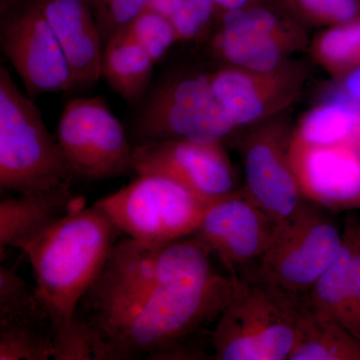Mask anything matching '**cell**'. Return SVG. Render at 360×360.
Listing matches in <instances>:
<instances>
[{
	"mask_svg": "<svg viewBox=\"0 0 360 360\" xmlns=\"http://www.w3.org/2000/svg\"><path fill=\"white\" fill-rule=\"evenodd\" d=\"M123 30L137 42L155 63H158L172 45L179 42L170 18L146 8Z\"/></svg>",
	"mask_w": 360,
	"mask_h": 360,
	"instance_id": "25",
	"label": "cell"
},
{
	"mask_svg": "<svg viewBox=\"0 0 360 360\" xmlns=\"http://www.w3.org/2000/svg\"><path fill=\"white\" fill-rule=\"evenodd\" d=\"M288 360H360V340L338 322L319 319L302 305Z\"/></svg>",
	"mask_w": 360,
	"mask_h": 360,
	"instance_id": "19",
	"label": "cell"
},
{
	"mask_svg": "<svg viewBox=\"0 0 360 360\" xmlns=\"http://www.w3.org/2000/svg\"><path fill=\"white\" fill-rule=\"evenodd\" d=\"M234 291L212 333L214 359L288 360L297 335L302 298L265 283L231 276Z\"/></svg>",
	"mask_w": 360,
	"mask_h": 360,
	"instance_id": "3",
	"label": "cell"
},
{
	"mask_svg": "<svg viewBox=\"0 0 360 360\" xmlns=\"http://www.w3.org/2000/svg\"><path fill=\"white\" fill-rule=\"evenodd\" d=\"M184 2L186 0H150L146 8L172 18Z\"/></svg>",
	"mask_w": 360,
	"mask_h": 360,
	"instance_id": "30",
	"label": "cell"
},
{
	"mask_svg": "<svg viewBox=\"0 0 360 360\" xmlns=\"http://www.w3.org/2000/svg\"><path fill=\"white\" fill-rule=\"evenodd\" d=\"M355 149H356L357 153L360 155V129L359 131L357 132L356 136H355L354 142H352Z\"/></svg>",
	"mask_w": 360,
	"mask_h": 360,
	"instance_id": "33",
	"label": "cell"
},
{
	"mask_svg": "<svg viewBox=\"0 0 360 360\" xmlns=\"http://www.w3.org/2000/svg\"><path fill=\"white\" fill-rule=\"evenodd\" d=\"M120 234L101 208L85 205L84 198L77 196L68 214L21 248L32 264L35 293L51 321L53 359H92L77 323V309Z\"/></svg>",
	"mask_w": 360,
	"mask_h": 360,
	"instance_id": "2",
	"label": "cell"
},
{
	"mask_svg": "<svg viewBox=\"0 0 360 360\" xmlns=\"http://www.w3.org/2000/svg\"><path fill=\"white\" fill-rule=\"evenodd\" d=\"M341 94L360 106V66L341 78Z\"/></svg>",
	"mask_w": 360,
	"mask_h": 360,
	"instance_id": "29",
	"label": "cell"
},
{
	"mask_svg": "<svg viewBox=\"0 0 360 360\" xmlns=\"http://www.w3.org/2000/svg\"><path fill=\"white\" fill-rule=\"evenodd\" d=\"M77 196L71 188L18 194L0 201V251L25 245L49 229L71 210Z\"/></svg>",
	"mask_w": 360,
	"mask_h": 360,
	"instance_id": "17",
	"label": "cell"
},
{
	"mask_svg": "<svg viewBox=\"0 0 360 360\" xmlns=\"http://www.w3.org/2000/svg\"><path fill=\"white\" fill-rule=\"evenodd\" d=\"M277 224L240 188L210 208L194 236L219 257L229 276H238L246 265L262 258Z\"/></svg>",
	"mask_w": 360,
	"mask_h": 360,
	"instance_id": "14",
	"label": "cell"
},
{
	"mask_svg": "<svg viewBox=\"0 0 360 360\" xmlns=\"http://www.w3.org/2000/svg\"><path fill=\"white\" fill-rule=\"evenodd\" d=\"M300 22L333 26L360 16L359 0H274Z\"/></svg>",
	"mask_w": 360,
	"mask_h": 360,
	"instance_id": "24",
	"label": "cell"
},
{
	"mask_svg": "<svg viewBox=\"0 0 360 360\" xmlns=\"http://www.w3.org/2000/svg\"><path fill=\"white\" fill-rule=\"evenodd\" d=\"M23 0H1V11L2 13H6L9 9L13 7L18 6L20 2H22Z\"/></svg>",
	"mask_w": 360,
	"mask_h": 360,
	"instance_id": "32",
	"label": "cell"
},
{
	"mask_svg": "<svg viewBox=\"0 0 360 360\" xmlns=\"http://www.w3.org/2000/svg\"><path fill=\"white\" fill-rule=\"evenodd\" d=\"M311 54L329 75L341 79L360 66V16L319 33L311 44Z\"/></svg>",
	"mask_w": 360,
	"mask_h": 360,
	"instance_id": "23",
	"label": "cell"
},
{
	"mask_svg": "<svg viewBox=\"0 0 360 360\" xmlns=\"http://www.w3.org/2000/svg\"><path fill=\"white\" fill-rule=\"evenodd\" d=\"M350 260L352 234L347 225L338 257L302 297L303 307L310 314L319 319L338 322L347 330L349 326L348 276Z\"/></svg>",
	"mask_w": 360,
	"mask_h": 360,
	"instance_id": "20",
	"label": "cell"
},
{
	"mask_svg": "<svg viewBox=\"0 0 360 360\" xmlns=\"http://www.w3.org/2000/svg\"><path fill=\"white\" fill-rule=\"evenodd\" d=\"M269 0L219 15L213 51L226 65L269 70L307 44L302 22Z\"/></svg>",
	"mask_w": 360,
	"mask_h": 360,
	"instance_id": "9",
	"label": "cell"
},
{
	"mask_svg": "<svg viewBox=\"0 0 360 360\" xmlns=\"http://www.w3.org/2000/svg\"><path fill=\"white\" fill-rule=\"evenodd\" d=\"M220 200L200 195L165 175L144 172L94 205L127 238L158 245L195 234L210 208Z\"/></svg>",
	"mask_w": 360,
	"mask_h": 360,
	"instance_id": "5",
	"label": "cell"
},
{
	"mask_svg": "<svg viewBox=\"0 0 360 360\" xmlns=\"http://www.w3.org/2000/svg\"><path fill=\"white\" fill-rule=\"evenodd\" d=\"M214 1L215 6H217V18H219L226 11L253 6V4H260L266 0H214Z\"/></svg>",
	"mask_w": 360,
	"mask_h": 360,
	"instance_id": "31",
	"label": "cell"
},
{
	"mask_svg": "<svg viewBox=\"0 0 360 360\" xmlns=\"http://www.w3.org/2000/svg\"><path fill=\"white\" fill-rule=\"evenodd\" d=\"M150 0H90L103 40L108 41L148 6Z\"/></svg>",
	"mask_w": 360,
	"mask_h": 360,
	"instance_id": "26",
	"label": "cell"
},
{
	"mask_svg": "<svg viewBox=\"0 0 360 360\" xmlns=\"http://www.w3.org/2000/svg\"><path fill=\"white\" fill-rule=\"evenodd\" d=\"M217 18L214 0H186L172 21L179 41L198 39Z\"/></svg>",
	"mask_w": 360,
	"mask_h": 360,
	"instance_id": "27",
	"label": "cell"
},
{
	"mask_svg": "<svg viewBox=\"0 0 360 360\" xmlns=\"http://www.w3.org/2000/svg\"><path fill=\"white\" fill-rule=\"evenodd\" d=\"M360 129V106L343 96L330 99L303 115L295 134L312 144L352 143Z\"/></svg>",
	"mask_w": 360,
	"mask_h": 360,
	"instance_id": "21",
	"label": "cell"
},
{
	"mask_svg": "<svg viewBox=\"0 0 360 360\" xmlns=\"http://www.w3.org/2000/svg\"><path fill=\"white\" fill-rule=\"evenodd\" d=\"M347 226L352 234V260L348 276V330L360 340V224L348 221Z\"/></svg>",
	"mask_w": 360,
	"mask_h": 360,
	"instance_id": "28",
	"label": "cell"
},
{
	"mask_svg": "<svg viewBox=\"0 0 360 360\" xmlns=\"http://www.w3.org/2000/svg\"><path fill=\"white\" fill-rule=\"evenodd\" d=\"M136 174H158L194 193L224 200L239 189L224 142L165 141L136 144L132 153Z\"/></svg>",
	"mask_w": 360,
	"mask_h": 360,
	"instance_id": "13",
	"label": "cell"
},
{
	"mask_svg": "<svg viewBox=\"0 0 360 360\" xmlns=\"http://www.w3.org/2000/svg\"><path fill=\"white\" fill-rule=\"evenodd\" d=\"M65 52L75 86L96 84L101 77L103 37L90 0H37Z\"/></svg>",
	"mask_w": 360,
	"mask_h": 360,
	"instance_id": "16",
	"label": "cell"
},
{
	"mask_svg": "<svg viewBox=\"0 0 360 360\" xmlns=\"http://www.w3.org/2000/svg\"><path fill=\"white\" fill-rule=\"evenodd\" d=\"M75 175L34 103L0 68V189L30 194L71 188Z\"/></svg>",
	"mask_w": 360,
	"mask_h": 360,
	"instance_id": "4",
	"label": "cell"
},
{
	"mask_svg": "<svg viewBox=\"0 0 360 360\" xmlns=\"http://www.w3.org/2000/svg\"><path fill=\"white\" fill-rule=\"evenodd\" d=\"M292 132L277 115L253 124L241 144L246 198L276 222L290 217L304 200L291 165Z\"/></svg>",
	"mask_w": 360,
	"mask_h": 360,
	"instance_id": "10",
	"label": "cell"
},
{
	"mask_svg": "<svg viewBox=\"0 0 360 360\" xmlns=\"http://www.w3.org/2000/svg\"><path fill=\"white\" fill-rule=\"evenodd\" d=\"M0 44L30 96L75 89L65 52L37 0L6 18Z\"/></svg>",
	"mask_w": 360,
	"mask_h": 360,
	"instance_id": "11",
	"label": "cell"
},
{
	"mask_svg": "<svg viewBox=\"0 0 360 360\" xmlns=\"http://www.w3.org/2000/svg\"><path fill=\"white\" fill-rule=\"evenodd\" d=\"M212 255L196 236L117 241L77 309L92 359H198L191 340L215 324L234 291Z\"/></svg>",
	"mask_w": 360,
	"mask_h": 360,
	"instance_id": "1",
	"label": "cell"
},
{
	"mask_svg": "<svg viewBox=\"0 0 360 360\" xmlns=\"http://www.w3.org/2000/svg\"><path fill=\"white\" fill-rule=\"evenodd\" d=\"M307 70L285 61L269 70L226 65L208 75L215 96L236 129L283 115L302 94Z\"/></svg>",
	"mask_w": 360,
	"mask_h": 360,
	"instance_id": "12",
	"label": "cell"
},
{
	"mask_svg": "<svg viewBox=\"0 0 360 360\" xmlns=\"http://www.w3.org/2000/svg\"><path fill=\"white\" fill-rule=\"evenodd\" d=\"M359 1L360 2V0H359Z\"/></svg>",
	"mask_w": 360,
	"mask_h": 360,
	"instance_id": "34",
	"label": "cell"
},
{
	"mask_svg": "<svg viewBox=\"0 0 360 360\" xmlns=\"http://www.w3.org/2000/svg\"><path fill=\"white\" fill-rule=\"evenodd\" d=\"M290 155L304 200L330 210L360 206V155L354 144H312L293 131Z\"/></svg>",
	"mask_w": 360,
	"mask_h": 360,
	"instance_id": "15",
	"label": "cell"
},
{
	"mask_svg": "<svg viewBox=\"0 0 360 360\" xmlns=\"http://www.w3.org/2000/svg\"><path fill=\"white\" fill-rule=\"evenodd\" d=\"M56 136L75 179L101 181L134 172V148L103 97L66 104Z\"/></svg>",
	"mask_w": 360,
	"mask_h": 360,
	"instance_id": "8",
	"label": "cell"
},
{
	"mask_svg": "<svg viewBox=\"0 0 360 360\" xmlns=\"http://www.w3.org/2000/svg\"><path fill=\"white\" fill-rule=\"evenodd\" d=\"M155 63L122 30L106 41L101 61V77L127 101L141 98L153 75Z\"/></svg>",
	"mask_w": 360,
	"mask_h": 360,
	"instance_id": "18",
	"label": "cell"
},
{
	"mask_svg": "<svg viewBox=\"0 0 360 360\" xmlns=\"http://www.w3.org/2000/svg\"><path fill=\"white\" fill-rule=\"evenodd\" d=\"M340 232L316 205L302 202L278 222L274 238L259 259L257 276L302 298L338 257Z\"/></svg>",
	"mask_w": 360,
	"mask_h": 360,
	"instance_id": "7",
	"label": "cell"
},
{
	"mask_svg": "<svg viewBox=\"0 0 360 360\" xmlns=\"http://www.w3.org/2000/svg\"><path fill=\"white\" fill-rule=\"evenodd\" d=\"M234 129L208 75H174L163 79L142 104L134 127L137 144L224 142Z\"/></svg>",
	"mask_w": 360,
	"mask_h": 360,
	"instance_id": "6",
	"label": "cell"
},
{
	"mask_svg": "<svg viewBox=\"0 0 360 360\" xmlns=\"http://www.w3.org/2000/svg\"><path fill=\"white\" fill-rule=\"evenodd\" d=\"M54 354L46 312L0 319V360H49Z\"/></svg>",
	"mask_w": 360,
	"mask_h": 360,
	"instance_id": "22",
	"label": "cell"
}]
</instances>
